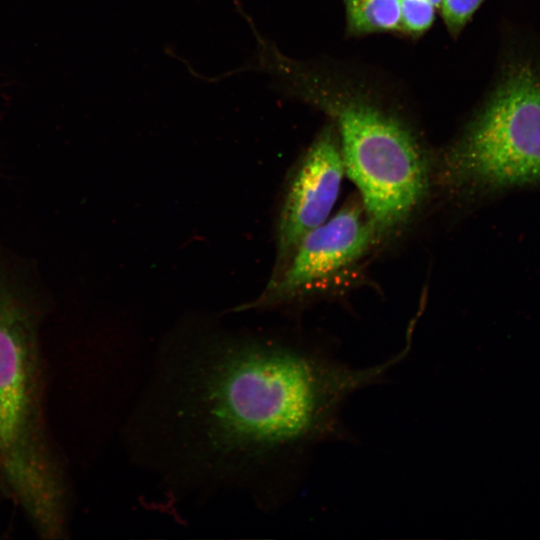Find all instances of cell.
<instances>
[{"instance_id": "obj_1", "label": "cell", "mask_w": 540, "mask_h": 540, "mask_svg": "<svg viewBox=\"0 0 540 540\" xmlns=\"http://www.w3.org/2000/svg\"><path fill=\"white\" fill-rule=\"evenodd\" d=\"M398 352L352 367L320 350L256 339L213 344L180 360L168 391V433L192 468L216 478L346 440L351 395L385 380Z\"/></svg>"}, {"instance_id": "obj_2", "label": "cell", "mask_w": 540, "mask_h": 540, "mask_svg": "<svg viewBox=\"0 0 540 540\" xmlns=\"http://www.w3.org/2000/svg\"><path fill=\"white\" fill-rule=\"evenodd\" d=\"M40 301L0 265V488L40 537L66 532L68 492L48 435Z\"/></svg>"}, {"instance_id": "obj_3", "label": "cell", "mask_w": 540, "mask_h": 540, "mask_svg": "<svg viewBox=\"0 0 540 540\" xmlns=\"http://www.w3.org/2000/svg\"><path fill=\"white\" fill-rule=\"evenodd\" d=\"M274 84L325 112L336 125L345 173L357 186L377 234L402 222L427 188L425 158L413 134L363 94L286 58Z\"/></svg>"}, {"instance_id": "obj_4", "label": "cell", "mask_w": 540, "mask_h": 540, "mask_svg": "<svg viewBox=\"0 0 540 540\" xmlns=\"http://www.w3.org/2000/svg\"><path fill=\"white\" fill-rule=\"evenodd\" d=\"M460 187L499 190L540 183V72L511 64L489 101L446 155Z\"/></svg>"}, {"instance_id": "obj_5", "label": "cell", "mask_w": 540, "mask_h": 540, "mask_svg": "<svg viewBox=\"0 0 540 540\" xmlns=\"http://www.w3.org/2000/svg\"><path fill=\"white\" fill-rule=\"evenodd\" d=\"M376 235L363 205H346L304 236L281 276L275 277L250 307L288 300L298 291L328 278L360 258Z\"/></svg>"}, {"instance_id": "obj_6", "label": "cell", "mask_w": 540, "mask_h": 540, "mask_svg": "<svg viewBox=\"0 0 540 540\" xmlns=\"http://www.w3.org/2000/svg\"><path fill=\"white\" fill-rule=\"evenodd\" d=\"M345 173L340 142L328 127L307 151L285 198L278 225V261L290 259L311 230L324 223Z\"/></svg>"}, {"instance_id": "obj_7", "label": "cell", "mask_w": 540, "mask_h": 540, "mask_svg": "<svg viewBox=\"0 0 540 540\" xmlns=\"http://www.w3.org/2000/svg\"><path fill=\"white\" fill-rule=\"evenodd\" d=\"M345 6L354 34L401 30L399 0H345Z\"/></svg>"}, {"instance_id": "obj_8", "label": "cell", "mask_w": 540, "mask_h": 540, "mask_svg": "<svg viewBox=\"0 0 540 540\" xmlns=\"http://www.w3.org/2000/svg\"><path fill=\"white\" fill-rule=\"evenodd\" d=\"M401 30L410 35L420 36L434 22L436 7L430 0H399Z\"/></svg>"}, {"instance_id": "obj_9", "label": "cell", "mask_w": 540, "mask_h": 540, "mask_svg": "<svg viewBox=\"0 0 540 540\" xmlns=\"http://www.w3.org/2000/svg\"><path fill=\"white\" fill-rule=\"evenodd\" d=\"M484 0H441L439 7L447 29L457 35Z\"/></svg>"}, {"instance_id": "obj_10", "label": "cell", "mask_w": 540, "mask_h": 540, "mask_svg": "<svg viewBox=\"0 0 540 540\" xmlns=\"http://www.w3.org/2000/svg\"><path fill=\"white\" fill-rule=\"evenodd\" d=\"M440 1H441V0H430V2H431L436 8H439Z\"/></svg>"}]
</instances>
